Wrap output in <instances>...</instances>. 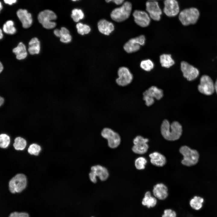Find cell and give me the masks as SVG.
Masks as SVG:
<instances>
[{"label":"cell","instance_id":"cell-1","mask_svg":"<svg viewBox=\"0 0 217 217\" xmlns=\"http://www.w3.org/2000/svg\"><path fill=\"white\" fill-rule=\"evenodd\" d=\"M161 134L166 140L175 141L178 139L181 135L182 127L177 121H174L170 124L167 119L164 120L161 125Z\"/></svg>","mask_w":217,"mask_h":217},{"label":"cell","instance_id":"cell-2","mask_svg":"<svg viewBox=\"0 0 217 217\" xmlns=\"http://www.w3.org/2000/svg\"><path fill=\"white\" fill-rule=\"evenodd\" d=\"M27 181L26 175L22 173H18L12 177L8 183L9 191L12 194L19 193L26 188Z\"/></svg>","mask_w":217,"mask_h":217},{"label":"cell","instance_id":"cell-3","mask_svg":"<svg viewBox=\"0 0 217 217\" xmlns=\"http://www.w3.org/2000/svg\"><path fill=\"white\" fill-rule=\"evenodd\" d=\"M132 8L131 2L127 1L119 8H117L112 11L110 16L111 18L117 22H121L129 17Z\"/></svg>","mask_w":217,"mask_h":217},{"label":"cell","instance_id":"cell-4","mask_svg":"<svg viewBox=\"0 0 217 217\" xmlns=\"http://www.w3.org/2000/svg\"><path fill=\"white\" fill-rule=\"evenodd\" d=\"M179 152L183 156V159L181 161L183 165L190 166L195 165L197 162L199 155L196 150L184 146L180 148Z\"/></svg>","mask_w":217,"mask_h":217},{"label":"cell","instance_id":"cell-5","mask_svg":"<svg viewBox=\"0 0 217 217\" xmlns=\"http://www.w3.org/2000/svg\"><path fill=\"white\" fill-rule=\"evenodd\" d=\"M200 16L198 10L195 8L185 9L179 14V19L184 26L194 24L197 22Z\"/></svg>","mask_w":217,"mask_h":217},{"label":"cell","instance_id":"cell-6","mask_svg":"<svg viewBox=\"0 0 217 217\" xmlns=\"http://www.w3.org/2000/svg\"><path fill=\"white\" fill-rule=\"evenodd\" d=\"M101 136L107 140L108 146L114 149L118 147L121 142V138L118 133L111 128H103L101 132Z\"/></svg>","mask_w":217,"mask_h":217},{"label":"cell","instance_id":"cell-7","mask_svg":"<svg viewBox=\"0 0 217 217\" xmlns=\"http://www.w3.org/2000/svg\"><path fill=\"white\" fill-rule=\"evenodd\" d=\"M57 17L52 11L46 10L41 11L38 14V19L42 26L47 29L54 28L56 26V23L53 21L56 19Z\"/></svg>","mask_w":217,"mask_h":217},{"label":"cell","instance_id":"cell-8","mask_svg":"<svg viewBox=\"0 0 217 217\" xmlns=\"http://www.w3.org/2000/svg\"><path fill=\"white\" fill-rule=\"evenodd\" d=\"M164 95L163 90L156 86H152L145 90L143 93V99L145 102V104L149 106L154 102V99L159 100Z\"/></svg>","mask_w":217,"mask_h":217},{"label":"cell","instance_id":"cell-9","mask_svg":"<svg viewBox=\"0 0 217 217\" xmlns=\"http://www.w3.org/2000/svg\"><path fill=\"white\" fill-rule=\"evenodd\" d=\"M198 89L202 94L210 95L214 92L215 84L210 77L206 75H203L200 78V83L198 86Z\"/></svg>","mask_w":217,"mask_h":217},{"label":"cell","instance_id":"cell-10","mask_svg":"<svg viewBox=\"0 0 217 217\" xmlns=\"http://www.w3.org/2000/svg\"><path fill=\"white\" fill-rule=\"evenodd\" d=\"M91 171L89 174L90 179L94 183L97 182L96 177L101 181L106 180L108 177L109 172L105 167L100 165H96L91 167Z\"/></svg>","mask_w":217,"mask_h":217},{"label":"cell","instance_id":"cell-11","mask_svg":"<svg viewBox=\"0 0 217 217\" xmlns=\"http://www.w3.org/2000/svg\"><path fill=\"white\" fill-rule=\"evenodd\" d=\"M145 41V37L143 35L132 38L125 43L124 49L128 53L136 52L140 49L141 46L144 44Z\"/></svg>","mask_w":217,"mask_h":217},{"label":"cell","instance_id":"cell-12","mask_svg":"<svg viewBox=\"0 0 217 217\" xmlns=\"http://www.w3.org/2000/svg\"><path fill=\"white\" fill-rule=\"evenodd\" d=\"M118 74V77L116 79V82L119 86H126L130 84L133 80V75L126 67L120 68Z\"/></svg>","mask_w":217,"mask_h":217},{"label":"cell","instance_id":"cell-13","mask_svg":"<svg viewBox=\"0 0 217 217\" xmlns=\"http://www.w3.org/2000/svg\"><path fill=\"white\" fill-rule=\"evenodd\" d=\"M181 69L183 76L188 81L194 80L199 74V71L197 68L185 61L181 62Z\"/></svg>","mask_w":217,"mask_h":217},{"label":"cell","instance_id":"cell-14","mask_svg":"<svg viewBox=\"0 0 217 217\" xmlns=\"http://www.w3.org/2000/svg\"><path fill=\"white\" fill-rule=\"evenodd\" d=\"M149 140L142 136L138 135L133 140L134 145L132 148L133 151L135 153L142 154L146 153L149 148L147 143Z\"/></svg>","mask_w":217,"mask_h":217},{"label":"cell","instance_id":"cell-15","mask_svg":"<svg viewBox=\"0 0 217 217\" xmlns=\"http://www.w3.org/2000/svg\"><path fill=\"white\" fill-rule=\"evenodd\" d=\"M146 9L150 17L153 20L159 21L161 18L162 11L158 3L155 1H148L146 3Z\"/></svg>","mask_w":217,"mask_h":217},{"label":"cell","instance_id":"cell-16","mask_svg":"<svg viewBox=\"0 0 217 217\" xmlns=\"http://www.w3.org/2000/svg\"><path fill=\"white\" fill-rule=\"evenodd\" d=\"M163 11L169 17L177 15L179 12V7L176 0H165Z\"/></svg>","mask_w":217,"mask_h":217},{"label":"cell","instance_id":"cell-17","mask_svg":"<svg viewBox=\"0 0 217 217\" xmlns=\"http://www.w3.org/2000/svg\"><path fill=\"white\" fill-rule=\"evenodd\" d=\"M133 16L135 22L141 27H146L150 23V17L149 15L144 11L136 10L133 12Z\"/></svg>","mask_w":217,"mask_h":217},{"label":"cell","instance_id":"cell-18","mask_svg":"<svg viewBox=\"0 0 217 217\" xmlns=\"http://www.w3.org/2000/svg\"><path fill=\"white\" fill-rule=\"evenodd\" d=\"M152 193L153 195L159 200H165L168 196V188L162 183L157 184L155 185Z\"/></svg>","mask_w":217,"mask_h":217},{"label":"cell","instance_id":"cell-19","mask_svg":"<svg viewBox=\"0 0 217 217\" xmlns=\"http://www.w3.org/2000/svg\"><path fill=\"white\" fill-rule=\"evenodd\" d=\"M17 14L24 28H27L31 26L33 22L31 14L27 10L20 9L17 11Z\"/></svg>","mask_w":217,"mask_h":217},{"label":"cell","instance_id":"cell-20","mask_svg":"<svg viewBox=\"0 0 217 217\" xmlns=\"http://www.w3.org/2000/svg\"><path fill=\"white\" fill-rule=\"evenodd\" d=\"M97 26L99 31L105 35H109L114 29L113 24L104 19L99 20Z\"/></svg>","mask_w":217,"mask_h":217},{"label":"cell","instance_id":"cell-21","mask_svg":"<svg viewBox=\"0 0 217 217\" xmlns=\"http://www.w3.org/2000/svg\"><path fill=\"white\" fill-rule=\"evenodd\" d=\"M149 157L150 158L151 163L156 166H163L166 162L165 157L158 152H155L150 154Z\"/></svg>","mask_w":217,"mask_h":217},{"label":"cell","instance_id":"cell-22","mask_svg":"<svg viewBox=\"0 0 217 217\" xmlns=\"http://www.w3.org/2000/svg\"><path fill=\"white\" fill-rule=\"evenodd\" d=\"M157 201V199L152 195L150 191H148L145 193L142 201V204L143 206L150 208L155 207Z\"/></svg>","mask_w":217,"mask_h":217},{"label":"cell","instance_id":"cell-23","mask_svg":"<svg viewBox=\"0 0 217 217\" xmlns=\"http://www.w3.org/2000/svg\"><path fill=\"white\" fill-rule=\"evenodd\" d=\"M13 52L16 55V58L19 60L25 58L27 56L26 46L22 42H20L17 46L13 50Z\"/></svg>","mask_w":217,"mask_h":217},{"label":"cell","instance_id":"cell-24","mask_svg":"<svg viewBox=\"0 0 217 217\" xmlns=\"http://www.w3.org/2000/svg\"><path fill=\"white\" fill-rule=\"evenodd\" d=\"M40 42L36 37L31 39L29 43L28 51L31 55L38 54L40 51Z\"/></svg>","mask_w":217,"mask_h":217},{"label":"cell","instance_id":"cell-25","mask_svg":"<svg viewBox=\"0 0 217 217\" xmlns=\"http://www.w3.org/2000/svg\"><path fill=\"white\" fill-rule=\"evenodd\" d=\"M160 61L161 66L166 68H169L175 64V61L170 54L161 55L160 56Z\"/></svg>","mask_w":217,"mask_h":217},{"label":"cell","instance_id":"cell-26","mask_svg":"<svg viewBox=\"0 0 217 217\" xmlns=\"http://www.w3.org/2000/svg\"><path fill=\"white\" fill-rule=\"evenodd\" d=\"M27 144V142L25 139L21 137H18L15 138L13 145L16 150L22 151L26 147Z\"/></svg>","mask_w":217,"mask_h":217},{"label":"cell","instance_id":"cell-27","mask_svg":"<svg viewBox=\"0 0 217 217\" xmlns=\"http://www.w3.org/2000/svg\"><path fill=\"white\" fill-rule=\"evenodd\" d=\"M203 201L204 200L203 198L195 196L190 200L189 204L193 209L198 210L202 207Z\"/></svg>","mask_w":217,"mask_h":217},{"label":"cell","instance_id":"cell-28","mask_svg":"<svg viewBox=\"0 0 217 217\" xmlns=\"http://www.w3.org/2000/svg\"><path fill=\"white\" fill-rule=\"evenodd\" d=\"M60 40L64 43H68L71 42L72 37L70 34L69 31L66 28L62 27L60 30Z\"/></svg>","mask_w":217,"mask_h":217},{"label":"cell","instance_id":"cell-29","mask_svg":"<svg viewBox=\"0 0 217 217\" xmlns=\"http://www.w3.org/2000/svg\"><path fill=\"white\" fill-rule=\"evenodd\" d=\"M3 30L5 33L9 34H13L16 32V29L14 26V23L11 20L7 21L4 24Z\"/></svg>","mask_w":217,"mask_h":217},{"label":"cell","instance_id":"cell-30","mask_svg":"<svg viewBox=\"0 0 217 217\" xmlns=\"http://www.w3.org/2000/svg\"><path fill=\"white\" fill-rule=\"evenodd\" d=\"M41 150V146L39 145L33 143L30 145L27 149V152L30 155L38 156Z\"/></svg>","mask_w":217,"mask_h":217},{"label":"cell","instance_id":"cell-31","mask_svg":"<svg viewBox=\"0 0 217 217\" xmlns=\"http://www.w3.org/2000/svg\"><path fill=\"white\" fill-rule=\"evenodd\" d=\"M10 143V138L9 136L5 134L0 135V147L3 149L7 148Z\"/></svg>","mask_w":217,"mask_h":217},{"label":"cell","instance_id":"cell-32","mask_svg":"<svg viewBox=\"0 0 217 217\" xmlns=\"http://www.w3.org/2000/svg\"><path fill=\"white\" fill-rule=\"evenodd\" d=\"M71 18L75 22H78L84 17V14L81 10L75 8L72 11Z\"/></svg>","mask_w":217,"mask_h":217},{"label":"cell","instance_id":"cell-33","mask_svg":"<svg viewBox=\"0 0 217 217\" xmlns=\"http://www.w3.org/2000/svg\"><path fill=\"white\" fill-rule=\"evenodd\" d=\"M76 27L78 33L81 35L88 33L91 30L90 28L88 25L81 23L77 24Z\"/></svg>","mask_w":217,"mask_h":217},{"label":"cell","instance_id":"cell-34","mask_svg":"<svg viewBox=\"0 0 217 217\" xmlns=\"http://www.w3.org/2000/svg\"><path fill=\"white\" fill-rule=\"evenodd\" d=\"M154 66L153 62L150 59H147L141 61L140 64L141 68L146 71H150Z\"/></svg>","mask_w":217,"mask_h":217},{"label":"cell","instance_id":"cell-35","mask_svg":"<svg viewBox=\"0 0 217 217\" xmlns=\"http://www.w3.org/2000/svg\"><path fill=\"white\" fill-rule=\"evenodd\" d=\"M147 163L146 159L143 157L137 158L135 162V165L138 170H142L145 168V165Z\"/></svg>","mask_w":217,"mask_h":217},{"label":"cell","instance_id":"cell-36","mask_svg":"<svg viewBox=\"0 0 217 217\" xmlns=\"http://www.w3.org/2000/svg\"><path fill=\"white\" fill-rule=\"evenodd\" d=\"M176 212L170 209H168L164 210L162 217H177Z\"/></svg>","mask_w":217,"mask_h":217},{"label":"cell","instance_id":"cell-37","mask_svg":"<svg viewBox=\"0 0 217 217\" xmlns=\"http://www.w3.org/2000/svg\"><path fill=\"white\" fill-rule=\"evenodd\" d=\"M17 217H30L29 214L26 212H18Z\"/></svg>","mask_w":217,"mask_h":217},{"label":"cell","instance_id":"cell-38","mask_svg":"<svg viewBox=\"0 0 217 217\" xmlns=\"http://www.w3.org/2000/svg\"><path fill=\"white\" fill-rule=\"evenodd\" d=\"M105 2L107 3L112 1L117 5H119L122 4L124 2V0H105Z\"/></svg>","mask_w":217,"mask_h":217},{"label":"cell","instance_id":"cell-39","mask_svg":"<svg viewBox=\"0 0 217 217\" xmlns=\"http://www.w3.org/2000/svg\"><path fill=\"white\" fill-rule=\"evenodd\" d=\"M17 0H4V2L7 4L11 5L13 3H15Z\"/></svg>","mask_w":217,"mask_h":217},{"label":"cell","instance_id":"cell-40","mask_svg":"<svg viewBox=\"0 0 217 217\" xmlns=\"http://www.w3.org/2000/svg\"><path fill=\"white\" fill-rule=\"evenodd\" d=\"M18 212L15 211L11 213L8 217H17Z\"/></svg>","mask_w":217,"mask_h":217},{"label":"cell","instance_id":"cell-41","mask_svg":"<svg viewBox=\"0 0 217 217\" xmlns=\"http://www.w3.org/2000/svg\"><path fill=\"white\" fill-rule=\"evenodd\" d=\"M4 102V98L1 96L0 97V106H1L3 104Z\"/></svg>","mask_w":217,"mask_h":217},{"label":"cell","instance_id":"cell-42","mask_svg":"<svg viewBox=\"0 0 217 217\" xmlns=\"http://www.w3.org/2000/svg\"><path fill=\"white\" fill-rule=\"evenodd\" d=\"M3 66L1 62L0 63V72L1 73L2 72V71L3 70Z\"/></svg>","mask_w":217,"mask_h":217},{"label":"cell","instance_id":"cell-43","mask_svg":"<svg viewBox=\"0 0 217 217\" xmlns=\"http://www.w3.org/2000/svg\"><path fill=\"white\" fill-rule=\"evenodd\" d=\"M215 90L217 94V79H216L215 84Z\"/></svg>","mask_w":217,"mask_h":217},{"label":"cell","instance_id":"cell-44","mask_svg":"<svg viewBox=\"0 0 217 217\" xmlns=\"http://www.w3.org/2000/svg\"><path fill=\"white\" fill-rule=\"evenodd\" d=\"M3 37V34L2 33V31L1 29L0 30V38L1 39Z\"/></svg>","mask_w":217,"mask_h":217},{"label":"cell","instance_id":"cell-45","mask_svg":"<svg viewBox=\"0 0 217 217\" xmlns=\"http://www.w3.org/2000/svg\"><path fill=\"white\" fill-rule=\"evenodd\" d=\"M0 10H2V4H1V2H0Z\"/></svg>","mask_w":217,"mask_h":217},{"label":"cell","instance_id":"cell-46","mask_svg":"<svg viewBox=\"0 0 217 217\" xmlns=\"http://www.w3.org/2000/svg\"><path fill=\"white\" fill-rule=\"evenodd\" d=\"M148 0L149 1H156L158 0Z\"/></svg>","mask_w":217,"mask_h":217},{"label":"cell","instance_id":"cell-47","mask_svg":"<svg viewBox=\"0 0 217 217\" xmlns=\"http://www.w3.org/2000/svg\"><path fill=\"white\" fill-rule=\"evenodd\" d=\"M71 0L72 1H77L79 0Z\"/></svg>","mask_w":217,"mask_h":217},{"label":"cell","instance_id":"cell-48","mask_svg":"<svg viewBox=\"0 0 217 217\" xmlns=\"http://www.w3.org/2000/svg\"></svg>","mask_w":217,"mask_h":217}]
</instances>
